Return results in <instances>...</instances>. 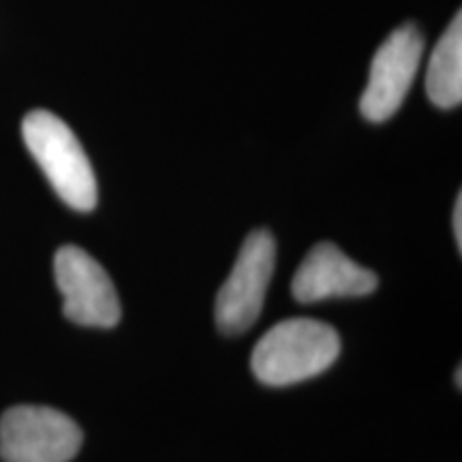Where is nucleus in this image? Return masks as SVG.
Returning <instances> with one entry per match:
<instances>
[{"label": "nucleus", "mask_w": 462, "mask_h": 462, "mask_svg": "<svg viewBox=\"0 0 462 462\" xmlns=\"http://www.w3.org/2000/svg\"><path fill=\"white\" fill-rule=\"evenodd\" d=\"M340 338L337 330L317 319H287L259 338L251 368L265 385L282 388L317 377L337 362Z\"/></svg>", "instance_id": "nucleus-1"}, {"label": "nucleus", "mask_w": 462, "mask_h": 462, "mask_svg": "<svg viewBox=\"0 0 462 462\" xmlns=\"http://www.w3.org/2000/svg\"><path fill=\"white\" fill-rule=\"evenodd\" d=\"M22 135L58 198L73 210L90 212L97 206L95 170L65 120L34 109L22 123Z\"/></svg>", "instance_id": "nucleus-2"}, {"label": "nucleus", "mask_w": 462, "mask_h": 462, "mask_svg": "<svg viewBox=\"0 0 462 462\" xmlns=\"http://www.w3.org/2000/svg\"><path fill=\"white\" fill-rule=\"evenodd\" d=\"M82 430L62 411L20 404L0 418L5 462H69L82 448Z\"/></svg>", "instance_id": "nucleus-3"}, {"label": "nucleus", "mask_w": 462, "mask_h": 462, "mask_svg": "<svg viewBox=\"0 0 462 462\" xmlns=\"http://www.w3.org/2000/svg\"><path fill=\"white\" fill-rule=\"evenodd\" d=\"M276 242L268 229H255L242 245L234 270L218 289L217 323L225 334H242L262 315L274 274Z\"/></svg>", "instance_id": "nucleus-4"}, {"label": "nucleus", "mask_w": 462, "mask_h": 462, "mask_svg": "<svg viewBox=\"0 0 462 462\" xmlns=\"http://www.w3.org/2000/svg\"><path fill=\"white\" fill-rule=\"evenodd\" d=\"M56 285L62 293L67 319L86 328H114L120 321L118 293L103 265L79 246L58 248L54 257Z\"/></svg>", "instance_id": "nucleus-5"}, {"label": "nucleus", "mask_w": 462, "mask_h": 462, "mask_svg": "<svg viewBox=\"0 0 462 462\" xmlns=\"http://www.w3.org/2000/svg\"><path fill=\"white\" fill-rule=\"evenodd\" d=\"M424 37L415 24H404L381 43L371 62L360 112L371 123H385L401 109L404 97L418 75Z\"/></svg>", "instance_id": "nucleus-6"}, {"label": "nucleus", "mask_w": 462, "mask_h": 462, "mask_svg": "<svg viewBox=\"0 0 462 462\" xmlns=\"http://www.w3.org/2000/svg\"><path fill=\"white\" fill-rule=\"evenodd\" d=\"M379 285L373 270L362 268L332 242H319L309 251L291 281L298 302L313 304L328 298L368 296Z\"/></svg>", "instance_id": "nucleus-7"}, {"label": "nucleus", "mask_w": 462, "mask_h": 462, "mask_svg": "<svg viewBox=\"0 0 462 462\" xmlns=\"http://www.w3.org/2000/svg\"><path fill=\"white\" fill-rule=\"evenodd\" d=\"M426 92L432 106L441 109L458 107L462 101V15L460 11L449 22L446 32L432 50Z\"/></svg>", "instance_id": "nucleus-8"}, {"label": "nucleus", "mask_w": 462, "mask_h": 462, "mask_svg": "<svg viewBox=\"0 0 462 462\" xmlns=\"http://www.w3.org/2000/svg\"><path fill=\"white\" fill-rule=\"evenodd\" d=\"M452 225H454V236H456V242H458V251H460L462 248V195L456 198Z\"/></svg>", "instance_id": "nucleus-9"}, {"label": "nucleus", "mask_w": 462, "mask_h": 462, "mask_svg": "<svg viewBox=\"0 0 462 462\" xmlns=\"http://www.w3.org/2000/svg\"><path fill=\"white\" fill-rule=\"evenodd\" d=\"M456 385L460 388V366H458V371H456Z\"/></svg>", "instance_id": "nucleus-10"}]
</instances>
